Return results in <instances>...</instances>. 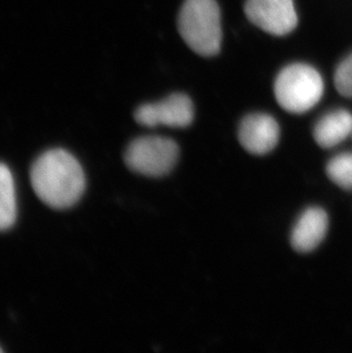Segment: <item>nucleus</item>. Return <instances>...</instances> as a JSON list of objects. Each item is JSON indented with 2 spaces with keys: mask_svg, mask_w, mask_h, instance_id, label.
<instances>
[{
  "mask_svg": "<svg viewBox=\"0 0 352 353\" xmlns=\"http://www.w3.org/2000/svg\"><path fill=\"white\" fill-rule=\"evenodd\" d=\"M30 180L38 198L55 210L73 206L86 188L83 167L63 149H52L37 158Z\"/></svg>",
  "mask_w": 352,
  "mask_h": 353,
  "instance_id": "1",
  "label": "nucleus"
},
{
  "mask_svg": "<svg viewBox=\"0 0 352 353\" xmlns=\"http://www.w3.org/2000/svg\"><path fill=\"white\" fill-rule=\"evenodd\" d=\"M177 29L195 53L200 57H214L222 43L219 3L216 0H186L179 10Z\"/></svg>",
  "mask_w": 352,
  "mask_h": 353,
  "instance_id": "2",
  "label": "nucleus"
},
{
  "mask_svg": "<svg viewBox=\"0 0 352 353\" xmlns=\"http://www.w3.org/2000/svg\"><path fill=\"white\" fill-rule=\"evenodd\" d=\"M277 102L289 114H306L316 107L325 92L322 74L306 63H293L280 71L273 85Z\"/></svg>",
  "mask_w": 352,
  "mask_h": 353,
  "instance_id": "3",
  "label": "nucleus"
},
{
  "mask_svg": "<svg viewBox=\"0 0 352 353\" xmlns=\"http://www.w3.org/2000/svg\"><path fill=\"white\" fill-rule=\"evenodd\" d=\"M125 163L134 173L162 177L170 173L179 159V147L170 139L143 137L132 141L125 151Z\"/></svg>",
  "mask_w": 352,
  "mask_h": 353,
  "instance_id": "4",
  "label": "nucleus"
},
{
  "mask_svg": "<svg viewBox=\"0 0 352 353\" xmlns=\"http://www.w3.org/2000/svg\"><path fill=\"white\" fill-rule=\"evenodd\" d=\"M134 118L142 126H166L186 128L193 123L195 108L186 94L174 93L155 103L142 104L137 108Z\"/></svg>",
  "mask_w": 352,
  "mask_h": 353,
  "instance_id": "5",
  "label": "nucleus"
},
{
  "mask_svg": "<svg viewBox=\"0 0 352 353\" xmlns=\"http://www.w3.org/2000/svg\"><path fill=\"white\" fill-rule=\"evenodd\" d=\"M247 19L266 34L286 36L299 23L293 0H246Z\"/></svg>",
  "mask_w": 352,
  "mask_h": 353,
  "instance_id": "6",
  "label": "nucleus"
},
{
  "mask_svg": "<svg viewBox=\"0 0 352 353\" xmlns=\"http://www.w3.org/2000/svg\"><path fill=\"white\" fill-rule=\"evenodd\" d=\"M238 139L248 154L264 156L275 150L280 143V125L270 114H251L242 120Z\"/></svg>",
  "mask_w": 352,
  "mask_h": 353,
  "instance_id": "7",
  "label": "nucleus"
},
{
  "mask_svg": "<svg viewBox=\"0 0 352 353\" xmlns=\"http://www.w3.org/2000/svg\"><path fill=\"white\" fill-rule=\"evenodd\" d=\"M329 215L320 207H310L296 221L291 234V245L299 253H310L325 239L329 231Z\"/></svg>",
  "mask_w": 352,
  "mask_h": 353,
  "instance_id": "8",
  "label": "nucleus"
},
{
  "mask_svg": "<svg viewBox=\"0 0 352 353\" xmlns=\"http://www.w3.org/2000/svg\"><path fill=\"white\" fill-rule=\"evenodd\" d=\"M352 135V114L346 109L329 111L317 120L313 139L322 149H332Z\"/></svg>",
  "mask_w": 352,
  "mask_h": 353,
  "instance_id": "9",
  "label": "nucleus"
},
{
  "mask_svg": "<svg viewBox=\"0 0 352 353\" xmlns=\"http://www.w3.org/2000/svg\"><path fill=\"white\" fill-rule=\"evenodd\" d=\"M17 216V191L10 168L0 163V231L13 227Z\"/></svg>",
  "mask_w": 352,
  "mask_h": 353,
  "instance_id": "10",
  "label": "nucleus"
},
{
  "mask_svg": "<svg viewBox=\"0 0 352 353\" xmlns=\"http://www.w3.org/2000/svg\"><path fill=\"white\" fill-rule=\"evenodd\" d=\"M326 174L338 187L352 191V152L334 156L326 165Z\"/></svg>",
  "mask_w": 352,
  "mask_h": 353,
  "instance_id": "11",
  "label": "nucleus"
},
{
  "mask_svg": "<svg viewBox=\"0 0 352 353\" xmlns=\"http://www.w3.org/2000/svg\"><path fill=\"white\" fill-rule=\"evenodd\" d=\"M334 85L342 97L352 99V53L338 64L334 72Z\"/></svg>",
  "mask_w": 352,
  "mask_h": 353,
  "instance_id": "12",
  "label": "nucleus"
},
{
  "mask_svg": "<svg viewBox=\"0 0 352 353\" xmlns=\"http://www.w3.org/2000/svg\"><path fill=\"white\" fill-rule=\"evenodd\" d=\"M0 352H3V349H1V347H0Z\"/></svg>",
  "mask_w": 352,
  "mask_h": 353,
  "instance_id": "13",
  "label": "nucleus"
}]
</instances>
